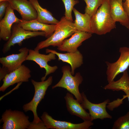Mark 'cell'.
Returning a JSON list of instances; mask_svg holds the SVG:
<instances>
[{
	"label": "cell",
	"instance_id": "603a6c76",
	"mask_svg": "<svg viewBox=\"0 0 129 129\" xmlns=\"http://www.w3.org/2000/svg\"><path fill=\"white\" fill-rule=\"evenodd\" d=\"M86 4L85 13L91 17L96 12L102 4L104 0H84Z\"/></svg>",
	"mask_w": 129,
	"mask_h": 129
},
{
	"label": "cell",
	"instance_id": "6da1fadb",
	"mask_svg": "<svg viewBox=\"0 0 129 129\" xmlns=\"http://www.w3.org/2000/svg\"><path fill=\"white\" fill-rule=\"evenodd\" d=\"M116 27V22L111 14L110 0H104L96 13L91 18V32L99 35H104Z\"/></svg>",
	"mask_w": 129,
	"mask_h": 129
},
{
	"label": "cell",
	"instance_id": "d6a6232c",
	"mask_svg": "<svg viewBox=\"0 0 129 129\" xmlns=\"http://www.w3.org/2000/svg\"></svg>",
	"mask_w": 129,
	"mask_h": 129
},
{
	"label": "cell",
	"instance_id": "44dd1931",
	"mask_svg": "<svg viewBox=\"0 0 129 129\" xmlns=\"http://www.w3.org/2000/svg\"><path fill=\"white\" fill-rule=\"evenodd\" d=\"M103 89L113 91H122L125 93L129 99V76L127 71L126 70L123 72L122 76L119 79L109 83Z\"/></svg>",
	"mask_w": 129,
	"mask_h": 129
},
{
	"label": "cell",
	"instance_id": "d4e9b609",
	"mask_svg": "<svg viewBox=\"0 0 129 129\" xmlns=\"http://www.w3.org/2000/svg\"><path fill=\"white\" fill-rule=\"evenodd\" d=\"M65 7L64 16L67 19L73 22L72 12L74 6L79 3L78 0H61Z\"/></svg>",
	"mask_w": 129,
	"mask_h": 129
},
{
	"label": "cell",
	"instance_id": "f546056e",
	"mask_svg": "<svg viewBox=\"0 0 129 129\" xmlns=\"http://www.w3.org/2000/svg\"><path fill=\"white\" fill-rule=\"evenodd\" d=\"M123 5L129 19V0H124L123 2Z\"/></svg>",
	"mask_w": 129,
	"mask_h": 129
},
{
	"label": "cell",
	"instance_id": "83f0119b",
	"mask_svg": "<svg viewBox=\"0 0 129 129\" xmlns=\"http://www.w3.org/2000/svg\"><path fill=\"white\" fill-rule=\"evenodd\" d=\"M9 4V2L7 1H4L0 2V21L4 16L7 7Z\"/></svg>",
	"mask_w": 129,
	"mask_h": 129
},
{
	"label": "cell",
	"instance_id": "2e32d148",
	"mask_svg": "<svg viewBox=\"0 0 129 129\" xmlns=\"http://www.w3.org/2000/svg\"><path fill=\"white\" fill-rule=\"evenodd\" d=\"M50 52L56 55L58 57V60L67 63L70 65L71 73L73 75L74 74L75 69L81 66L83 63L82 55L78 50L74 53L67 52L64 54L48 48L46 49V53Z\"/></svg>",
	"mask_w": 129,
	"mask_h": 129
},
{
	"label": "cell",
	"instance_id": "8fae6325",
	"mask_svg": "<svg viewBox=\"0 0 129 129\" xmlns=\"http://www.w3.org/2000/svg\"><path fill=\"white\" fill-rule=\"evenodd\" d=\"M30 69L24 64L7 74L2 80L3 83L0 87V91H5L9 86L16 83L27 82L31 77Z\"/></svg>",
	"mask_w": 129,
	"mask_h": 129
},
{
	"label": "cell",
	"instance_id": "f1b7e54d",
	"mask_svg": "<svg viewBox=\"0 0 129 129\" xmlns=\"http://www.w3.org/2000/svg\"><path fill=\"white\" fill-rule=\"evenodd\" d=\"M9 73L8 70L5 67L2 66L0 68V81L3 80L6 75Z\"/></svg>",
	"mask_w": 129,
	"mask_h": 129
},
{
	"label": "cell",
	"instance_id": "cb8c5ba5",
	"mask_svg": "<svg viewBox=\"0 0 129 129\" xmlns=\"http://www.w3.org/2000/svg\"><path fill=\"white\" fill-rule=\"evenodd\" d=\"M112 129H129V111L125 115L120 117L114 122Z\"/></svg>",
	"mask_w": 129,
	"mask_h": 129
},
{
	"label": "cell",
	"instance_id": "4316f807",
	"mask_svg": "<svg viewBox=\"0 0 129 129\" xmlns=\"http://www.w3.org/2000/svg\"><path fill=\"white\" fill-rule=\"evenodd\" d=\"M27 129H48L43 121L37 123H30Z\"/></svg>",
	"mask_w": 129,
	"mask_h": 129
},
{
	"label": "cell",
	"instance_id": "ba28073f",
	"mask_svg": "<svg viewBox=\"0 0 129 129\" xmlns=\"http://www.w3.org/2000/svg\"><path fill=\"white\" fill-rule=\"evenodd\" d=\"M40 118L48 129H89L94 124L91 121H84L82 123L75 124L56 120L46 112H43Z\"/></svg>",
	"mask_w": 129,
	"mask_h": 129
},
{
	"label": "cell",
	"instance_id": "7c38bea8",
	"mask_svg": "<svg viewBox=\"0 0 129 129\" xmlns=\"http://www.w3.org/2000/svg\"><path fill=\"white\" fill-rule=\"evenodd\" d=\"M92 34L76 30L70 38L65 39L62 44L57 47L61 51L74 53L78 50V48L84 41L90 38Z\"/></svg>",
	"mask_w": 129,
	"mask_h": 129
},
{
	"label": "cell",
	"instance_id": "d6986e66",
	"mask_svg": "<svg viewBox=\"0 0 129 129\" xmlns=\"http://www.w3.org/2000/svg\"><path fill=\"white\" fill-rule=\"evenodd\" d=\"M24 29L27 31H40L45 33V37L48 38L54 33L56 27V25L47 24L38 22L37 19L29 21L22 20L18 23Z\"/></svg>",
	"mask_w": 129,
	"mask_h": 129
},
{
	"label": "cell",
	"instance_id": "4fadbf2b",
	"mask_svg": "<svg viewBox=\"0 0 129 129\" xmlns=\"http://www.w3.org/2000/svg\"><path fill=\"white\" fill-rule=\"evenodd\" d=\"M8 2L12 8L19 13L22 20L29 21L37 19V11L29 0H9Z\"/></svg>",
	"mask_w": 129,
	"mask_h": 129
},
{
	"label": "cell",
	"instance_id": "e0dca14e",
	"mask_svg": "<svg viewBox=\"0 0 129 129\" xmlns=\"http://www.w3.org/2000/svg\"><path fill=\"white\" fill-rule=\"evenodd\" d=\"M64 98L67 109L70 114L79 117L84 121H91L89 113L86 112L76 99H74L72 94L67 93Z\"/></svg>",
	"mask_w": 129,
	"mask_h": 129
},
{
	"label": "cell",
	"instance_id": "1f68e13d",
	"mask_svg": "<svg viewBox=\"0 0 129 129\" xmlns=\"http://www.w3.org/2000/svg\"><path fill=\"white\" fill-rule=\"evenodd\" d=\"M126 27L129 30V24Z\"/></svg>",
	"mask_w": 129,
	"mask_h": 129
},
{
	"label": "cell",
	"instance_id": "5b68a950",
	"mask_svg": "<svg viewBox=\"0 0 129 129\" xmlns=\"http://www.w3.org/2000/svg\"><path fill=\"white\" fill-rule=\"evenodd\" d=\"M29 116L22 111L6 109L3 113L1 121L2 129H26L30 122Z\"/></svg>",
	"mask_w": 129,
	"mask_h": 129
},
{
	"label": "cell",
	"instance_id": "30bf717a",
	"mask_svg": "<svg viewBox=\"0 0 129 129\" xmlns=\"http://www.w3.org/2000/svg\"><path fill=\"white\" fill-rule=\"evenodd\" d=\"M56 55L52 52L47 55L42 54L39 53V51L29 49L26 60L33 61L38 64L41 68H43L45 70V75L41 79V81H44L48 75L54 73L58 68L57 66H51L48 64V62L56 59Z\"/></svg>",
	"mask_w": 129,
	"mask_h": 129
},
{
	"label": "cell",
	"instance_id": "ffe728a7",
	"mask_svg": "<svg viewBox=\"0 0 129 129\" xmlns=\"http://www.w3.org/2000/svg\"><path fill=\"white\" fill-rule=\"evenodd\" d=\"M36 10L37 14V19L42 23L47 24H57L59 21L52 15V13L46 9L42 8L39 4L38 0H29Z\"/></svg>",
	"mask_w": 129,
	"mask_h": 129
},
{
	"label": "cell",
	"instance_id": "9a60e30c",
	"mask_svg": "<svg viewBox=\"0 0 129 129\" xmlns=\"http://www.w3.org/2000/svg\"><path fill=\"white\" fill-rule=\"evenodd\" d=\"M29 49L26 47H23L19 50L18 54L1 57L0 63L7 69L9 73L19 67L26 61Z\"/></svg>",
	"mask_w": 129,
	"mask_h": 129
},
{
	"label": "cell",
	"instance_id": "5bb4252c",
	"mask_svg": "<svg viewBox=\"0 0 129 129\" xmlns=\"http://www.w3.org/2000/svg\"><path fill=\"white\" fill-rule=\"evenodd\" d=\"M14 10L9 4L7 6L5 15L0 22V39L7 41L11 34L12 26L15 23H18L22 21L17 17Z\"/></svg>",
	"mask_w": 129,
	"mask_h": 129
},
{
	"label": "cell",
	"instance_id": "4dcf8cb0",
	"mask_svg": "<svg viewBox=\"0 0 129 129\" xmlns=\"http://www.w3.org/2000/svg\"><path fill=\"white\" fill-rule=\"evenodd\" d=\"M9 0H0V2L4 1H8Z\"/></svg>",
	"mask_w": 129,
	"mask_h": 129
},
{
	"label": "cell",
	"instance_id": "836d02e7",
	"mask_svg": "<svg viewBox=\"0 0 129 129\" xmlns=\"http://www.w3.org/2000/svg\"></svg>",
	"mask_w": 129,
	"mask_h": 129
},
{
	"label": "cell",
	"instance_id": "7402d4cb",
	"mask_svg": "<svg viewBox=\"0 0 129 129\" xmlns=\"http://www.w3.org/2000/svg\"><path fill=\"white\" fill-rule=\"evenodd\" d=\"M73 11L75 17L74 22L76 30L92 33L90 28L91 17L87 14L81 13L74 8Z\"/></svg>",
	"mask_w": 129,
	"mask_h": 129
},
{
	"label": "cell",
	"instance_id": "7a4b0ae2",
	"mask_svg": "<svg viewBox=\"0 0 129 129\" xmlns=\"http://www.w3.org/2000/svg\"><path fill=\"white\" fill-rule=\"evenodd\" d=\"M76 30L74 22L63 16L56 25V29L52 35L45 40L39 43L34 50L39 51L51 46L58 47Z\"/></svg>",
	"mask_w": 129,
	"mask_h": 129
},
{
	"label": "cell",
	"instance_id": "3957f363",
	"mask_svg": "<svg viewBox=\"0 0 129 129\" xmlns=\"http://www.w3.org/2000/svg\"><path fill=\"white\" fill-rule=\"evenodd\" d=\"M61 70L63 73L62 76L59 81L52 87V89L58 87L65 89L73 94L78 102L81 103L82 99L79 87L83 80L82 77L79 72L76 73L75 76H73L70 67L69 66H63Z\"/></svg>",
	"mask_w": 129,
	"mask_h": 129
},
{
	"label": "cell",
	"instance_id": "ac0fdd59",
	"mask_svg": "<svg viewBox=\"0 0 129 129\" xmlns=\"http://www.w3.org/2000/svg\"><path fill=\"white\" fill-rule=\"evenodd\" d=\"M123 0H110V13L115 22H118L126 27L129 24V19L123 5Z\"/></svg>",
	"mask_w": 129,
	"mask_h": 129
},
{
	"label": "cell",
	"instance_id": "8992f818",
	"mask_svg": "<svg viewBox=\"0 0 129 129\" xmlns=\"http://www.w3.org/2000/svg\"><path fill=\"white\" fill-rule=\"evenodd\" d=\"M45 33L43 31H31L26 30L21 27L18 23H15L11 29V35L4 44L2 51L5 54L10 51L11 47L17 44L22 45V42L26 39L38 36H45Z\"/></svg>",
	"mask_w": 129,
	"mask_h": 129
},
{
	"label": "cell",
	"instance_id": "484cf974",
	"mask_svg": "<svg viewBox=\"0 0 129 129\" xmlns=\"http://www.w3.org/2000/svg\"><path fill=\"white\" fill-rule=\"evenodd\" d=\"M127 97L126 95H123V98L121 99L118 98L111 102H109L108 103L106 107L110 111H113L114 109L118 108L123 104V100Z\"/></svg>",
	"mask_w": 129,
	"mask_h": 129
},
{
	"label": "cell",
	"instance_id": "277c9868",
	"mask_svg": "<svg viewBox=\"0 0 129 129\" xmlns=\"http://www.w3.org/2000/svg\"><path fill=\"white\" fill-rule=\"evenodd\" d=\"M53 81V78L52 76H50L46 80L40 82L37 81L32 79L31 80L34 88V96L29 102L23 105L22 108L25 112L28 111L32 112L33 115L32 122L33 123H37L42 121L38 115L37 107L40 102L44 98L46 91L52 84Z\"/></svg>",
	"mask_w": 129,
	"mask_h": 129
},
{
	"label": "cell",
	"instance_id": "9c48e42d",
	"mask_svg": "<svg viewBox=\"0 0 129 129\" xmlns=\"http://www.w3.org/2000/svg\"><path fill=\"white\" fill-rule=\"evenodd\" d=\"M81 94L82 101L81 104L84 109L88 110L91 121L97 119L103 120L112 118V116L107 112L106 109L108 103L110 102L109 99H106L100 103H94L88 100L84 92H82Z\"/></svg>",
	"mask_w": 129,
	"mask_h": 129
},
{
	"label": "cell",
	"instance_id": "52a82bcc",
	"mask_svg": "<svg viewBox=\"0 0 129 129\" xmlns=\"http://www.w3.org/2000/svg\"><path fill=\"white\" fill-rule=\"evenodd\" d=\"M119 52L120 56L116 61L105 62L107 66L106 74L108 83L114 81L117 75L126 70L129 66V47H120Z\"/></svg>",
	"mask_w": 129,
	"mask_h": 129
}]
</instances>
